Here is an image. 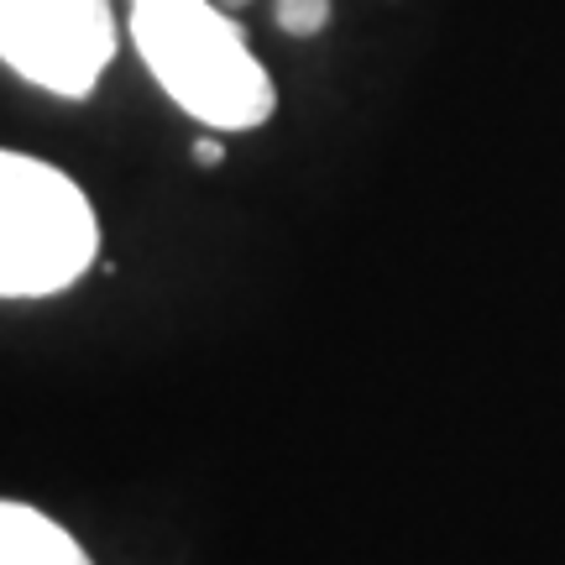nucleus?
<instances>
[{
  "label": "nucleus",
  "mask_w": 565,
  "mask_h": 565,
  "mask_svg": "<svg viewBox=\"0 0 565 565\" xmlns=\"http://www.w3.org/2000/svg\"><path fill=\"white\" fill-rule=\"evenodd\" d=\"M131 42L162 95L200 126L257 131L273 121L278 84L215 0H131Z\"/></svg>",
  "instance_id": "obj_1"
},
{
  "label": "nucleus",
  "mask_w": 565,
  "mask_h": 565,
  "mask_svg": "<svg viewBox=\"0 0 565 565\" xmlns=\"http://www.w3.org/2000/svg\"><path fill=\"white\" fill-rule=\"evenodd\" d=\"M100 257V215L63 168L0 147V299L63 294Z\"/></svg>",
  "instance_id": "obj_2"
},
{
  "label": "nucleus",
  "mask_w": 565,
  "mask_h": 565,
  "mask_svg": "<svg viewBox=\"0 0 565 565\" xmlns=\"http://www.w3.org/2000/svg\"><path fill=\"white\" fill-rule=\"evenodd\" d=\"M116 42L110 0H0V63L47 95H95Z\"/></svg>",
  "instance_id": "obj_3"
},
{
  "label": "nucleus",
  "mask_w": 565,
  "mask_h": 565,
  "mask_svg": "<svg viewBox=\"0 0 565 565\" xmlns=\"http://www.w3.org/2000/svg\"><path fill=\"white\" fill-rule=\"evenodd\" d=\"M0 565H95V561L42 508L0 498Z\"/></svg>",
  "instance_id": "obj_4"
},
{
  "label": "nucleus",
  "mask_w": 565,
  "mask_h": 565,
  "mask_svg": "<svg viewBox=\"0 0 565 565\" xmlns=\"http://www.w3.org/2000/svg\"><path fill=\"white\" fill-rule=\"evenodd\" d=\"M330 21V0H278V26L294 38H315Z\"/></svg>",
  "instance_id": "obj_5"
}]
</instances>
